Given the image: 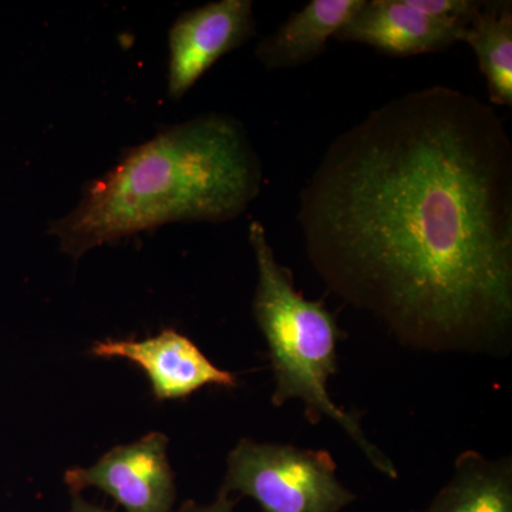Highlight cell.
<instances>
[{"label": "cell", "mask_w": 512, "mask_h": 512, "mask_svg": "<svg viewBox=\"0 0 512 512\" xmlns=\"http://www.w3.org/2000/svg\"><path fill=\"white\" fill-rule=\"evenodd\" d=\"M363 0H312L256 46L255 56L266 69H289L322 55L330 37L349 22Z\"/></svg>", "instance_id": "9"}, {"label": "cell", "mask_w": 512, "mask_h": 512, "mask_svg": "<svg viewBox=\"0 0 512 512\" xmlns=\"http://www.w3.org/2000/svg\"><path fill=\"white\" fill-rule=\"evenodd\" d=\"M467 26L424 15L409 0H363L335 37L340 42L375 47L386 55L410 57L440 52L461 42Z\"/></svg>", "instance_id": "8"}, {"label": "cell", "mask_w": 512, "mask_h": 512, "mask_svg": "<svg viewBox=\"0 0 512 512\" xmlns=\"http://www.w3.org/2000/svg\"><path fill=\"white\" fill-rule=\"evenodd\" d=\"M70 512H117V511L107 510V508L100 507V505L89 503V501L84 500V498L80 494H73L72 507H70Z\"/></svg>", "instance_id": "14"}, {"label": "cell", "mask_w": 512, "mask_h": 512, "mask_svg": "<svg viewBox=\"0 0 512 512\" xmlns=\"http://www.w3.org/2000/svg\"><path fill=\"white\" fill-rule=\"evenodd\" d=\"M97 357L126 359L144 370L157 400H178L205 386L237 387V377L214 365L177 330L165 329L144 340H106L92 348Z\"/></svg>", "instance_id": "7"}, {"label": "cell", "mask_w": 512, "mask_h": 512, "mask_svg": "<svg viewBox=\"0 0 512 512\" xmlns=\"http://www.w3.org/2000/svg\"><path fill=\"white\" fill-rule=\"evenodd\" d=\"M168 439L160 431L111 448L93 466L70 468L64 483L70 493L99 488L126 512H171L177 497L168 461Z\"/></svg>", "instance_id": "5"}, {"label": "cell", "mask_w": 512, "mask_h": 512, "mask_svg": "<svg viewBox=\"0 0 512 512\" xmlns=\"http://www.w3.org/2000/svg\"><path fill=\"white\" fill-rule=\"evenodd\" d=\"M261 183V163L241 124L208 113L130 148L84 188L77 207L49 234L77 259L171 222L234 220L258 197Z\"/></svg>", "instance_id": "2"}, {"label": "cell", "mask_w": 512, "mask_h": 512, "mask_svg": "<svg viewBox=\"0 0 512 512\" xmlns=\"http://www.w3.org/2000/svg\"><path fill=\"white\" fill-rule=\"evenodd\" d=\"M461 42L473 49L487 79L490 100L512 107V3L483 2Z\"/></svg>", "instance_id": "11"}, {"label": "cell", "mask_w": 512, "mask_h": 512, "mask_svg": "<svg viewBox=\"0 0 512 512\" xmlns=\"http://www.w3.org/2000/svg\"><path fill=\"white\" fill-rule=\"evenodd\" d=\"M248 234L258 269L252 312L274 370L272 403L282 407L289 400H301L312 424L335 421L377 471L397 478L396 467L367 439L359 417L330 399L329 377L338 372V342L346 336L335 315L322 302L309 301L296 291L291 269L276 261L261 222H252Z\"/></svg>", "instance_id": "3"}, {"label": "cell", "mask_w": 512, "mask_h": 512, "mask_svg": "<svg viewBox=\"0 0 512 512\" xmlns=\"http://www.w3.org/2000/svg\"><path fill=\"white\" fill-rule=\"evenodd\" d=\"M309 261L402 345L495 353L512 332V144L477 97L402 94L343 131L301 192Z\"/></svg>", "instance_id": "1"}, {"label": "cell", "mask_w": 512, "mask_h": 512, "mask_svg": "<svg viewBox=\"0 0 512 512\" xmlns=\"http://www.w3.org/2000/svg\"><path fill=\"white\" fill-rule=\"evenodd\" d=\"M419 512H512V460L478 451L460 454L448 483Z\"/></svg>", "instance_id": "10"}, {"label": "cell", "mask_w": 512, "mask_h": 512, "mask_svg": "<svg viewBox=\"0 0 512 512\" xmlns=\"http://www.w3.org/2000/svg\"><path fill=\"white\" fill-rule=\"evenodd\" d=\"M251 0H221L180 16L168 33V97L180 100L222 56L255 35Z\"/></svg>", "instance_id": "6"}, {"label": "cell", "mask_w": 512, "mask_h": 512, "mask_svg": "<svg viewBox=\"0 0 512 512\" xmlns=\"http://www.w3.org/2000/svg\"><path fill=\"white\" fill-rule=\"evenodd\" d=\"M410 5L434 19L470 25L483 2L478 0H409Z\"/></svg>", "instance_id": "12"}, {"label": "cell", "mask_w": 512, "mask_h": 512, "mask_svg": "<svg viewBox=\"0 0 512 512\" xmlns=\"http://www.w3.org/2000/svg\"><path fill=\"white\" fill-rule=\"evenodd\" d=\"M227 463L220 491L252 498L262 512H340L357 498L325 450L242 439Z\"/></svg>", "instance_id": "4"}, {"label": "cell", "mask_w": 512, "mask_h": 512, "mask_svg": "<svg viewBox=\"0 0 512 512\" xmlns=\"http://www.w3.org/2000/svg\"><path fill=\"white\" fill-rule=\"evenodd\" d=\"M234 508L235 501L232 500L231 495L220 491L214 503L198 504L195 501H187L177 512H234Z\"/></svg>", "instance_id": "13"}]
</instances>
